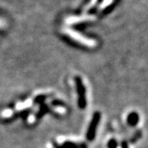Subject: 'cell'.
I'll return each mask as SVG.
<instances>
[{
  "instance_id": "3957f363",
  "label": "cell",
  "mask_w": 148,
  "mask_h": 148,
  "mask_svg": "<svg viewBox=\"0 0 148 148\" xmlns=\"http://www.w3.org/2000/svg\"><path fill=\"white\" fill-rule=\"evenodd\" d=\"M67 32H68V34H69V36H70L71 37H73V39H76L77 41H79L81 43H83L85 45H90V40H89L88 39H86L84 37L82 36H81L79 34H77V32H73V31H72V30H67ZM93 43V42H91Z\"/></svg>"
},
{
  "instance_id": "6da1fadb",
  "label": "cell",
  "mask_w": 148,
  "mask_h": 148,
  "mask_svg": "<svg viewBox=\"0 0 148 148\" xmlns=\"http://www.w3.org/2000/svg\"><path fill=\"white\" fill-rule=\"evenodd\" d=\"M75 82L77 90L78 95V105L81 109H84L86 106V90H85L83 82L79 77H75Z\"/></svg>"
},
{
  "instance_id": "7a4b0ae2",
  "label": "cell",
  "mask_w": 148,
  "mask_h": 148,
  "mask_svg": "<svg viewBox=\"0 0 148 148\" xmlns=\"http://www.w3.org/2000/svg\"><path fill=\"white\" fill-rule=\"evenodd\" d=\"M100 119H101V114L99 112H96V113L94 114L92 120L90 122V126L88 127V131H87V133H86L87 140L92 141L94 139L95 135V131H96V128L98 127Z\"/></svg>"
},
{
  "instance_id": "277c9868",
  "label": "cell",
  "mask_w": 148,
  "mask_h": 148,
  "mask_svg": "<svg viewBox=\"0 0 148 148\" xmlns=\"http://www.w3.org/2000/svg\"><path fill=\"white\" fill-rule=\"evenodd\" d=\"M122 148H128V146H127L126 142H123L122 143Z\"/></svg>"
}]
</instances>
